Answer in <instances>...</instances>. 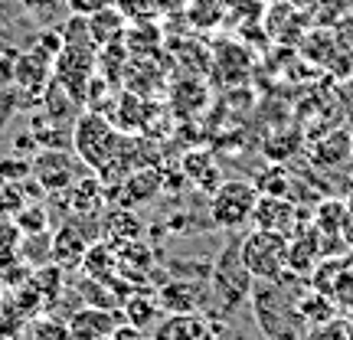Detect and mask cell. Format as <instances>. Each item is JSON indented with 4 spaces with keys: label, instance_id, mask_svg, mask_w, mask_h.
Listing matches in <instances>:
<instances>
[{
    "label": "cell",
    "instance_id": "16",
    "mask_svg": "<svg viewBox=\"0 0 353 340\" xmlns=\"http://www.w3.org/2000/svg\"><path fill=\"white\" fill-rule=\"evenodd\" d=\"M101 229L112 242H131L141 236V219L128 206H108V213L101 219Z\"/></svg>",
    "mask_w": 353,
    "mask_h": 340
},
{
    "label": "cell",
    "instance_id": "2",
    "mask_svg": "<svg viewBox=\"0 0 353 340\" xmlns=\"http://www.w3.org/2000/svg\"><path fill=\"white\" fill-rule=\"evenodd\" d=\"M121 144H125V134L112 125L108 114L82 112L72 125V154L95 174L114 164V157L121 154Z\"/></svg>",
    "mask_w": 353,
    "mask_h": 340
},
{
    "label": "cell",
    "instance_id": "6",
    "mask_svg": "<svg viewBox=\"0 0 353 340\" xmlns=\"http://www.w3.org/2000/svg\"><path fill=\"white\" fill-rule=\"evenodd\" d=\"M82 167L85 164L79 161L76 154L63 151V148H52V151L37 154V161H33V177H37V183L46 190V193H65V190L79 180Z\"/></svg>",
    "mask_w": 353,
    "mask_h": 340
},
{
    "label": "cell",
    "instance_id": "30",
    "mask_svg": "<svg viewBox=\"0 0 353 340\" xmlns=\"http://www.w3.org/2000/svg\"><path fill=\"white\" fill-rule=\"evenodd\" d=\"M154 7H157V17H174L187 10V0H154Z\"/></svg>",
    "mask_w": 353,
    "mask_h": 340
},
{
    "label": "cell",
    "instance_id": "9",
    "mask_svg": "<svg viewBox=\"0 0 353 340\" xmlns=\"http://www.w3.org/2000/svg\"><path fill=\"white\" fill-rule=\"evenodd\" d=\"M121 321H118V311H108V308H92L85 304L82 311L69 317V330L76 340H108L114 334Z\"/></svg>",
    "mask_w": 353,
    "mask_h": 340
},
{
    "label": "cell",
    "instance_id": "20",
    "mask_svg": "<svg viewBox=\"0 0 353 340\" xmlns=\"http://www.w3.org/2000/svg\"><path fill=\"white\" fill-rule=\"evenodd\" d=\"M174 101L176 114H193L200 112L203 105H206V86H203L200 79H180V86H174Z\"/></svg>",
    "mask_w": 353,
    "mask_h": 340
},
{
    "label": "cell",
    "instance_id": "17",
    "mask_svg": "<svg viewBox=\"0 0 353 340\" xmlns=\"http://www.w3.org/2000/svg\"><path fill=\"white\" fill-rule=\"evenodd\" d=\"M121 308H125L128 324H131V328H138V330L151 328V324H161V321H157V311H164L161 301H157L154 294H141V291H131Z\"/></svg>",
    "mask_w": 353,
    "mask_h": 340
},
{
    "label": "cell",
    "instance_id": "24",
    "mask_svg": "<svg viewBox=\"0 0 353 340\" xmlns=\"http://www.w3.org/2000/svg\"><path fill=\"white\" fill-rule=\"evenodd\" d=\"M327 298L334 301V308H341V311H353V268L350 265H343L341 272H337V278L330 281Z\"/></svg>",
    "mask_w": 353,
    "mask_h": 340
},
{
    "label": "cell",
    "instance_id": "1",
    "mask_svg": "<svg viewBox=\"0 0 353 340\" xmlns=\"http://www.w3.org/2000/svg\"><path fill=\"white\" fill-rule=\"evenodd\" d=\"M252 308H255V321H259V328L265 330L268 340H301L304 328H307L301 304L294 301V294L281 288V278L255 285Z\"/></svg>",
    "mask_w": 353,
    "mask_h": 340
},
{
    "label": "cell",
    "instance_id": "18",
    "mask_svg": "<svg viewBox=\"0 0 353 340\" xmlns=\"http://www.w3.org/2000/svg\"><path fill=\"white\" fill-rule=\"evenodd\" d=\"M317 167H341L343 161H350V134L347 131H330L321 138L311 157Z\"/></svg>",
    "mask_w": 353,
    "mask_h": 340
},
{
    "label": "cell",
    "instance_id": "13",
    "mask_svg": "<svg viewBox=\"0 0 353 340\" xmlns=\"http://www.w3.org/2000/svg\"><path fill=\"white\" fill-rule=\"evenodd\" d=\"M82 268H85V275L95 278V281H114V278H118V246H114L112 239L92 242L85 259H82Z\"/></svg>",
    "mask_w": 353,
    "mask_h": 340
},
{
    "label": "cell",
    "instance_id": "7",
    "mask_svg": "<svg viewBox=\"0 0 353 340\" xmlns=\"http://www.w3.org/2000/svg\"><path fill=\"white\" fill-rule=\"evenodd\" d=\"M219 334H223V324L203 311L167 314L154 328V340H219Z\"/></svg>",
    "mask_w": 353,
    "mask_h": 340
},
{
    "label": "cell",
    "instance_id": "11",
    "mask_svg": "<svg viewBox=\"0 0 353 340\" xmlns=\"http://www.w3.org/2000/svg\"><path fill=\"white\" fill-rule=\"evenodd\" d=\"M85 26H88L92 43L99 50H105V46H114V43H125V33L131 23H128V17L118 7H105V10L85 17Z\"/></svg>",
    "mask_w": 353,
    "mask_h": 340
},
{
    "label": "cell",
    "instance_id": "27",
    "mask_svg": "<svg viewBox=\"0 0 353 340\" xmlns=\"http://www.w3.org/2000/svg\"><path fill=\"white\" fill-rule=\"evenodd\" d=\"M114 7L128 17V23H154L157 20L154 0H114Z\"/></svg>",
    "mask_w": 353,
    "mask_h": 340
},
{
    "label": "cell",
    "instance_id": "32",
    "mask_svg": "<svg viewBox=\"0 0 353 340\" xmlns=\"http://www.w3.org/2000/svg\"><path fill=\"white\" fill-rule=\"evenodd\" d=\"M141 340H144V337H141Z\"/></svg>",
    "mask_w": 353,
    "mask_h": 340
},
{
    "label": "cell",
    "instance_id": "23",
    "mask_svg": "<svg viewBox=\"0 0 353 340\" xmlns=\"http://www.w3.org/2000/svg\"><path fill=\"white\" fill-rule=\"evenodd\" d=\"M298 304H301L304 324H311V328H314V324H327L330 317H334V311H337L334 301H330L327 294H321V291H311V294L301 298Z\"/></svg>",
    "mask_w": 353,
    "mask_h": 340
},
{
    "label": "cell",
    "instance_id": "12",
    "mask_svg": "<svg viewBox=\"0 0 353 340\" xmlns=\"http://www.w3.org/2000/svg\"><path fill=\"white\" fill-rule=\"evenodd\" d=\"M52 82V56L39 50H26L23 56H17V86L26 92H46Z\"/></svg>",
    "mask_w": 353,
    "mask_h": 340
},
{
    "label": "cell",
    "instance_id": "5",
    "mask_svg": "<svg viewBox=\"0 0 353 340\" xmlns=\"http://www.w3.org/2000/svg\"><path fill=\"white\" fill-rule=\"evenodd\" d=\"M259 187L252 180H223L210 197V219L226 232H236L245 223H252L259 206Z\"/></svg>",
    "mask_w": 353,
    "mask_h": 340
},
{
    "label": "cell",
    "instance_id": "28",
    "mask_svg": "<svg viewBox=\"0 0 353 340\" xmlns=\"http://www.w3.org/2000/svg\"><path fill=\"white\" fill-rule=\"evenodd\" d=\"M65 3H69V13H76V17H92L105 7H114V0H65Z\"/></svg>",
    "mask_w": 353,
    "mask_h": 340
},
{
    "label": "cell",
    "instance_id": "3",
    "mask_svg": "<svg viewBox=\"0 0 353 340\" xmlns=\"http://www.w3.org/2000/svg\"><path fill=\"white\" fill-rule=\"evenodd\" d=\"M252 288L255 278L242 262L239 242H226V249L216 255L213 272H210V294L216 298L219 317H229V311H236L245 298H252Z\"/></svg>",
    "mask_w": 353,
    "mask_h": 340
},
{
    "label": "cell",
    "instance_id": "4",
    "mask_svg": "<svg viewBox=\"0 0 353 340\" xmlns=\"http://www.w3.org/2000/svg\"><path fill=\"white\" fill-rule=\"evenodd\" d=\"M288 252L291 239L285 232L252 229L245 239H239V255L255 281H278L288 272Z\"/></svg>",
    "mask_w": 353,
    "mask_h": 340
},
{
    "label": "cell",
    "instance_id": "10",
    "mask_svg": "<svg viewBox=\"0 0 353 340\" xmlns=\"http://www.w3.org/2000/svg\"><path fill=\"white\" fill-rule=\"evenodd\" d=\"M252 223H255V229H272V232H285V236H291V226H294V206H291L288 197L262 193V197H259V206H255Z\"/></svg>",
    "mask_w": 353,
    "mask_h": 340
},
{
    "label": "cell",
    "instance_id": "25",
    "mask_svg": "<svg viewBox=\"0 0 353 340\" xmlns=\"http://www.w3.org/2000/svg\"><path fill=\"white\" fill-rule=\"evenodd\" d=\"M13 223L20 226V232H23V236H33V232H46V229H50L46 210H43V206H37V203H23V206L17 210V216H13Z\"/></svg>",
    "mask_w": 353,
    "mask_h": 340
},
{
    "label": "cell",
    "instance_id": "26",
    "mask_svg": "<svg viewBox=\"0 0 353 340\" xmlns=\"http://www.w3.org/2000/svg\"><path fill=\"white\" fill-rule=\"evenodd\" d=\"M26 340H76L72 330H69V321H56V317H43L30 328V337Z\"/></svg>",
    "mask_w": 353,
    "mask_h": 340
},
{
    "label": "cell",
    "instance_id": "31",
    "mask_svg": "<svg viewBox=\"0 0 353 340\" xmlns=\"http://www.w3.org/2000/svg\"><path fill=\"white\" fill-rule=\"evenodd\" d=\"M350 161H353V134H350Z\"/></svg>",
    "mask_w": 353,
    "mask_h": 340
},
{
    "label": "cell",
    "instance_id": "14",
    "mask_svg": "<svg viewBox=\"0 0 353 340\" xmlns=\"http://www.w3.org/2000/svg\"><path fill=\"white\" fill-rule=\"evenodd\" d=\"M148 112H151V105H148V99L144 95H134V92H128V95H121L118 99V108H114L108 118H112V125L121 131V134H138L141 128H144V118H148Z\"/></svg>",
    "mask_w": 353,
    "mask_h": 340
},
{
    "label": "cell",
    "instance_id": "19",
    "mask_svg": "<svg viewBox=\"0 0 353 340\" xmlns=\"http://www.w3.org/2000/svg\"><path fill=\"white\" fill-rule=\"evenodd\" d=\"M118 187H121V193L128 197V206H131V203H148L151 197H157V190H161V174H154L148 167H138V170L128 174Z\"/></svg>",
    "mask_w": 353,
    "mask_h": 340
},
{
    "label": "cell",
    "instance_id": "22",
    "mask_svg": "<svg viewBox=\"0 0 353 340\" xmlns=\"http://www.w3.org/2000/svg\"><path fill=\"white\" fill-rule=\"evenodd\" d=\"M20 242H23L20 226H17L13 219H0V268L23 262V259H20Z\"/></svg>",
    "mask_w": 353,
    "mask_h": 340
},
{
    "label": "cell",
    "instance_id": "21",
    "mask_svg": "<svg viewBox=\"0 0 353 340\" xmlns=\"http://www.w3.org/2000/svg\"><path fill=\"white\" fill-rule=\"evenodd\" d=\"M20 259L30 265H50L52 262V232H33V236H23L20 242Z\"/></svg>",
    "mask_w": 353,
    "mask_h": 340
},
{
    "label": "cell",
    "instance_id": "15",
    "mask_svg": "<svg viewBox=\"0 0 353 340\" xmlns=\"http://www.w3.org/2000/svg\"><path fill=\"white\" fill-rule=\"evenodd\" d=\"M23 13L39 30H59L69 20V3L65 0H17Z\"/></svg>",
    "mask_w": 353,
    "mask_h": 340
},
{
    "label": "cell",
    "instance_id": "8",
    "mask_svg": "<svg viewBox=\"0 0 353 340\" xmlns=\"http://www.w3.org/2000/svg\"><path fill=\"white\" fill-rule=\"evenodd\" d=\"M92 242L95 239L88 236L85 229H79L72 219H65L63 226L52 232V262L59 268H76V265H82Z\"/></svg>",
    "mask_w": 353,
    "mask_h": 340
},
{
    "label": "cell",
    "instance_id": "29",
    "mask_svg": "<svg viewBox=\"0 0 353 340\" xmlns=\"http://www.w3.org/2000/svg\"><path fill=\"white\" fill-rule=\"evenodd\" d=\"M17 82V56L13 52H0V88Z\"/></svg>",
    "mask_w": 353,
    "mask_h": 340
}]
</instances>
